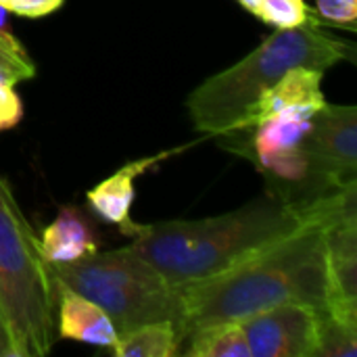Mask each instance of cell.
Here are the masks:
<instances>
[{
    "label": "cell",
    "mask_w": 357,
    "mask_h": 357,
    "mask_svg": "<svg viewBox=\"0 0 357 357\" xmlns=\"http://www.w3.org/2000/svg\"><path fill=\"white\" fill-rule=\"evenodd\" d=\"M326 222L312 218L299 228L261 247L228 270L178 287L184 343L190 333L251 314L301 303L314 310L328 305Z\"/></svg>",
    "instance_id": "6da1fadb"
},
{
    "label": "cell",
    "mask_w": 357,
    "mask_h": 357,
    "mask_svg": "<svg viewBox=\"0 0 357 357\" xmlns=\"http://www.w3.org/2000/svg\"><path fill=\"white\" fill-rule=\"evenodd\" d=\"M307 220L301 209L266 190L245 207L215 218L140 224L130 249L180 287L228 270Z\"/></svg>",
    "instance_id": "7a4b0ae2"
},
{
    "label": "cell",
    "mask_w": 357,
    "mask_h": 357,
    "mask_svg": "<svg viewBox=\"0 0 357 357\" xmlns=\"http://www.w3.org/2000/svg\"><path fill=\"white\" fill-rule=\"evenodd\" d=\"M354 56V48L324 31L318 19L276 29L245 59L207 77L186 100L192 128L220 138L243 128L257 98L295 67L328 71Z\"/></svg>",
    "instance_id": "3957f363"
},
{
    "label": "cell",
    "mask_w": 357,
    "mask_h": 357,
    "mask_svg": "<svg viewBox=\"0 0 357 357\" xmlns=\"http://www.w3.org/2000/svg\"><path fill=\"white\" fill-rule=\"evenodd\" d=\"M59 289L29 226L0 176V312L15 357L46 356L56 341Z\"/></svg>",
    "instance_id": "277c9868"
},
{
    "label": "cell",
    "mask_w": 357,
    "mask_h": 357,
    "mask_svg": "<svg viewBox=\"0 0 357 357\" xmlns=\"http://www.w3.org/2000/svg\"><path fill=\"white\" fill-rule=\"evenodd\" d=\"M56 289H69L94 301L113 322L117 337L149 324L174 322L182 341V303L155 266L128 247L94 253L73 264L50 266Z\"/></svg>",
    "instance_id": "5b68a950"
},
{
    "label": "cell",
    "mask_w": 357,
    "mask_h": 357,
    "mask_svg": "<svg viewBox=\"0 0 357 357\" xmlns=\"http://www.w3.org/2000/svg\"><path fill=\"white\" fill-rule=\"evenodd\" d=\"M305 153L322 195L357 186V107L324 105L312 121Z\"/></svg>",
    "instance_id": "8992f818"
},
{
    "label": "cell",
    "mask_w": 357,
    "mask_h": 357,
    "mask_svg": "<svg viewBox=\"0 0 357 357\" xmlns=\"http://www.w3.org/2000/svg\"><path fill=\"white\" fill-rule=\"evenodd\" d=\"M318 312L310 305L289 303L241 320L251 357L318 356Z\"/></svg>",
    "instance_id": "52a82bcc"
},
{
    "label": "cell",
    "mask_w": 357,
    "mask_h": 357,
    "mask_svg": "<svg viewBox=\"0 0 357 357\" xmlns=\"http://www.w3.org/2000/svg\"><path fill=\"white\" fill-rule=\"evenodd\" d=\"M326 312L339 322L357 328V213L326 224Z\"/></svg>",
    "instance_id": "ba28073f"
},
{
    "label": "cell",
    "mask_w": 357,
    "mask_h": 357,
    "mask_svg": "<svg viewBox=\"0 0 357 357\" xmlns=\"http://www.w3.org/2000/svg\"><path fill=\"white\" fill-rule=\"evenodd\" d=\"M180 149L174 151H165L161 155H153V157H142L136 161L126 163L123 167H119L113 176L105 178L100 184H96L92 190H88V205L92 207V211L96 215H100L105 222L117 226L121 230V234L126 236H134L138 226L132 218H130V209L136 197V180L153 165H157L159 161L167 159L169 155L178 153Z\"/></svg>",
    "instance_id": "9c48e42d"
},
{
    "label": "cell",
    "mask_w": 357,
    "mask_h": 357,
    "mask_svg": "<svg viewBox=\"0 0 357 357\" xmlns=\"http://www.w3.org/2000/svg\"><path fill=\"white\" fill-rule=\"evenodd\" d=\"M324 71L310 69V67H295L284 73L270 90H266L257 102L251 107L249 115L243 121L238 132H245L276 111L291 109V107H316L322 109L326 105V96L322 92Z\"/></svg>",
    "instance_id": "30bf717a"
},
{
    "label": "cell",
    "mask_w": 357,
    "mask_h": 357,
    "mask_svg": "<svg viewBox=\"0 0 357 357\" xmlns=\"http://www.w3.org/2000/svg\"><path fill=\"white\" fill-rule=\"evenodd\" d=\"M56 333L61 339L107 349H113L117 343V333L111 318L94 301L69 289H59Z\"/></svg>",
    "instance_id": "8fae6325"
},
{
    "label": "cell",
    "mask_w": 357,
    "mask_h": 357,
    "mask_svg": "<svg viewBox=\"0 0 357 357\" xmlns=\"http://www.w3.org/2000/svg\"><path fill=\"white\" fill-rule=\"evenodd\" d=\"M40 251L46 264H73L98 251L94 228L77 207H63L40 236Z\"/></svg>",
    "instance_id": "7c38bea8"
},
{
    "label": "cell",
    "mask_w": 357,
    "mask_h": 357,
    "mask_svg": "<svg viewBox=\"0 0 357 357\" xmlns=\"http://www.w3.org/2000/svg\"><path fill=\"white\" fill-rule=\"evenodd\" d=\"M184 341L174 322H149L121 337L113 347L117 357H174L182 354Z\"/></svg>",
    "instance_id": "4fadbf2b"
},
{
    "label": "cell",
    "mask_w": 357,
    "mask_h": 357,
    "mask_svg": "<svg viewBox=\"0 0 357 357\" xmlns=\"http://www.w3.org/2000/svg\"><path fill=\"white\" fill-rule=\"evenodd\" d=\"M182 354L190 357H251L245 333L238 322L203 326L186 339Z\"/></svg>",
    "instance_id": "5bb4252c"
},
{
    "label": "cell",
    "mask_w": 357,
    "mask_h": 357,
    "mask_svg": "<svg viewBox=\"0 0 357 357\" xmlns=\"http://www.w3.org/2000/svg\"><path fill=\"white\" fill-rule=\"evenodd\" d=\"M6 8L0 6V79L17 86L36 75V65L23 44L15 38L6 21Z\"/></svg>",
    "instance_id": "9a60e30c"
},
{
    "label": "cell",
    "mask_w": 357,
    "mask_h": 357,
    "mask_svg": "<svg viewBox=\"0 0 357 357\" xmlns=\"http://www.w3.org/2000/svg\"><path fill=\"white\" fill-rule=\"evenodd\" d=\"M357 328H351L326 310L318 312V356L316 357H356Z\"/></svg>",
    "instance_id": "2e32d148"
},
{
    "label": "cell",
    "mask_w": 357,
    "mask_h": 357,
    "mask_svg": "<svg viewBox=\"0 0 357 357\" xmlns=\"http://www.w3.org/2000/svg\"><path fill=\"white\" fill-rule=\"evenodd\" d=\"M255 17L274 25L276 29L297 27L301 23L314 21L303 0H261L255 10Z\"/></svg>",
    "instance_id": "e0dca14e"
},
{
    "label": "cell",
    "mask_w": 357,
    "mask_h": 357,
    "mask_svg": "<svg viewBox=\"0 0 357 357\" xmlns=\"http://www.w3.org/2000/svg\"><path fill=\"white\" fill-rule=\"evenodd\" d=\"M23 117V105L15 86L0 79V132L15 128Z\"/></svg>",
    "instance_id": "ac0fdd59"
},
{
    "label": "cell",
    "mask_w": 357,
    "mask_h": 357,
    "mask_svg": "<svg viewBox=\"0 0 357 357\" xmlns=\"http://www.w3.org/2000/svg\"><path fill=\"white\" fill-rule=\"evenodd\" d=\"M318 13L337 25L354 27L351 23L357 19V2L349 0H318Z\"/></svg>",
    "instance_id": "d6986e66"
},
{
    "label": "cell",
    "mask_w": 357,
    "mask_h": 357,
    "mask_svg": "<svg viewBox=\"0 0 357 357\" xmlns=\"http://www.w3.org/2000/svg\"><path fill=\"white\" fill-rule=\"evenodd\" d=\"M61 4L63 0H8L4 8L21 17H44L48 13H54Z\"/></svg>",
    "instance_id": "ffe728a7"
},
{
    "label": "cell",
    "mask_w": 357,
    "mask_h": 357,
    "mask_svg": "<svg viewBox=\"0 0 357 357\" xmlns=\"http://www.w3.org/2000/svg\"><path fill=\"white\" fill-rule=\"evenodd\" d=\"M0 357H15V347H13V339L6 326V320L0 312Z\"/></svg>",
    "instance_id": "44dd1931"
},
{
    "label": "cell",
    "mask_w": 357,
    "mask_h": 357,
    "mask_svg": "<svg viewBox=\"0 0 357 357\" xmlns=\"http://www.w3.org/2000/svg\"><path fill=\"white\" fill-rule=\"evenodd\" d=\"M238 2H241L247 10H251V13L255 15V10H257V6H259L261 0H238Z\"/></svg>",
    "instance_id": "7402d4cb"
},
{
    "label": "cell",
    "mask_w": 357,
    "mask_h": 357,
    "mask_svg": "<svg viewBox=\"0 0 357 357\" xmlns=\"http://www.w3.org/2000/svg\"><path fill=\"white\" fill-rule=\"evenodd\" d=\"M349 2H357V0H349Z\"/></svg>",
    "instance_id": "603a6c76"
}]
</instances>
